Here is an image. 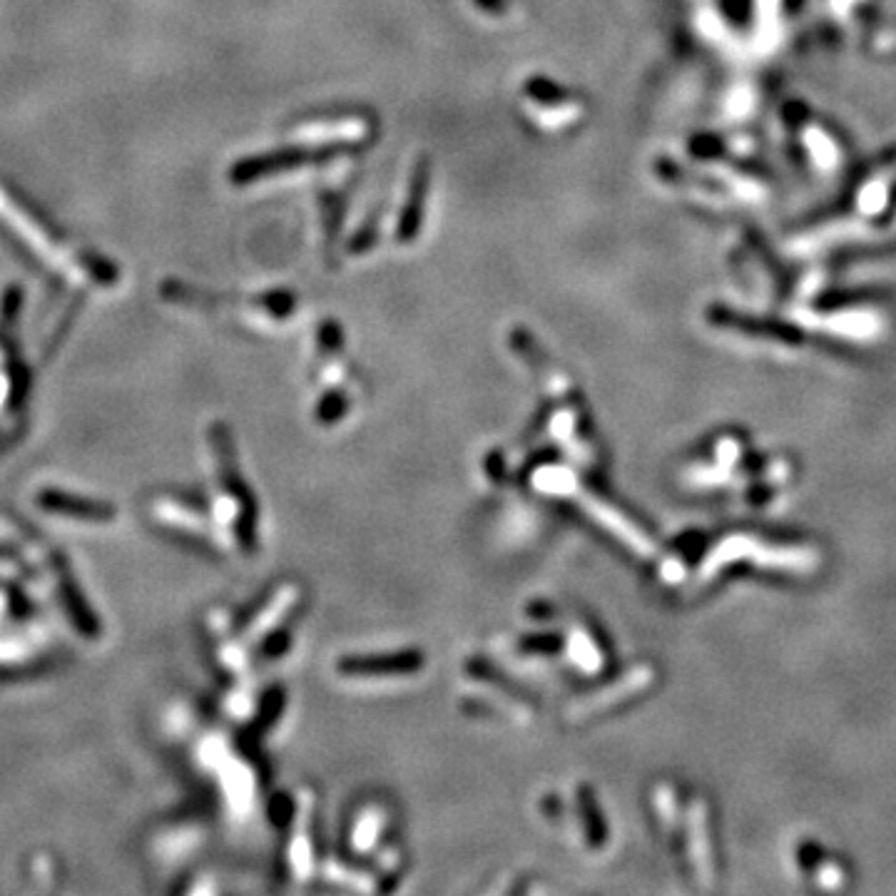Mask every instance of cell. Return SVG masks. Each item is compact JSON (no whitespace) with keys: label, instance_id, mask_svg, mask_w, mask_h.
Instances as JSON below:
<instances>
[{"label":"cell","instance_id":"obj_1","mask_svg":"<svg viewBox=\"0 0 896 896\" xmlns=\"http://www.w3.org/2000/svg\"><path fill=\"white\" fill-rule=\"evenodd\" d=\"M0 217L28 252H33L45 267L63 274L70 282H93L98 287H110V284L117 282V269L112 264L103 262V257L85 252V249L70 247L65 239L55 237V232H50L43 222L35 220L5 190H0Z\"/></svg>","mask_w":896,"mask_h":896},{"label":"cell","instance_id":"obj_2","mask_svg":"<svg viewBox=\"0 0 896 896\" xmlns=\"http://www.w3.org/2000/svg\"><path fill=\"white\" fill-rule=\"evenodd\" d=\"M162 294H165L167 302L185 304V307H197L205 309V312H229V317L242 319V322L252 324V327H262V324H277L284 317H289V312L294 309L292 294L287 292H269L257 297H224V294H210L205 289L190 287V284L182 282H167L162 284Z\"/></svg>","mask_w":896,"mask_h":896},{"label":"cell","instance_id":"obj_3","mask_svg":"<svg viewBox=\"0 0 896 896\" xmlns=\"http://www.w3.org/2000/svg\"><path fill=\"white\" fill-rule=\"evenodd\" d=\"M145 516L157 531L172 533L185 541H200V538L212 536V516H205L195 503L177 493L155 491L152 496H147Z\"/></svg>","mask_w":896,"mask_h":896},{"label":"cell","instance_id":"obj_4","mask_svg":"<svg viewBox=\"0 0 896 896\" xmlns=\"http://www.w3.org/2000/svg\"><path fill=\"white\" fill-rule=\"evenodd\" d=\"M35 506L40 511L50 513V516H58L63 521L73 523H95V526H103V523L115 521V508L110 503L93 501L88 496H75V493L60 491V488H45L35 496Z\"/></svg>","mask_w":896,"mask_h":896},{"label":"cell","instance_id":"obj_5","mask_svg":"<svg viewBox=\"0 0 896 896\" xmlns=\"http://www.w3.org/2000/svg\"><path fill=\"white\" fill-rule=\"evenodd\" d=\"M643 682H645L643 672L633 670L628 677H625V680H620L618 685L605 687V690L595 692V695L590 697V700H583V702H580V705H575L573 710H570V715H573V720L578 715H580V720H583V717L595 715V712L608 710V707H615L620 700H623V697H620V695H633V692L638 690V687L643 685Z\"/></svg>","mask_w":896,"mask_h":896},{"label":"cell","instance_id":"obj_6","mask_svg":"<svg viewBox=\"0 0 896 896\" xmlns=\"http://www.w3.org/2000/svg\"><path fill=\"white\" fill-rule=\"evenodd\" d=\"M421 668V660L416 655H389L384 660H356V663H341L344 675H376V672H414Z\"/></svg>","mask_w":896,"mask_h":896}]
</instances>
